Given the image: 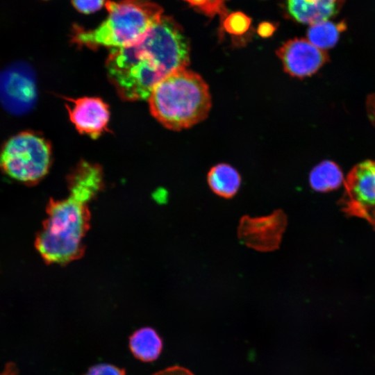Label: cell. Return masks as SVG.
I'll list each match as a JSON object with an SVG mask.
<instances>
[{"label":"cell","mask_w":375,"mask_h":375,"mask_svg":"<svg viewBox=\"0 0 375 375\" xmlns=\"http://www.w3.org/2000/svg\"><path fill=\"white\" fill-rule=\"evenodd\" d=\"M107 18L97 28L75 27L72 41L79 47L112 49L131 45L141 40L162 16V9L151 0L107 1Z\"/></svg>","instance_id":"cell-4"},{"label":"cell","mask_w":375,"mask_h":375,"mask_svg":"<svg viewBox=\"0 0 375 375\" xmlns=\"http://www.w3.org/2000/svg\"><path fill=\"white\" fill-rule=\"evenodd\" d=\"M207 181L215 194L228 199L238 192L241 177L233 167L226 163H220L210 168L207 175Z\"/></svg>","instance_id":"cell-12"},{"label":"cell","mask_w":375,"mask_h":375,"mask_svg":"<svg viewBox=\"0 0 375 375\" xmlns=\"http://www.w3.org/2000/svg\"><path fill=\"white\" fill-rule=\"evenodd\" d=\"M52 161L50 143L31 131L19 132L4 142L0 150V169L9 178L34 185L48 174Z\"/></svg>","instance_id":"cell-5"},{"label":"cell","mask_w":375,"mask_h":375,"mask_svg":"<svg viewBox=\"0 0 375 375\" xmlns=\"http://www.w3.org/2000/svg\"><path fill=\"white\" fill-rule=\"evenodd\" d=\"M275 31V26L269 22H262L258 25V33L262 38L271 36Z\"/></svg>","instance_id":"cell-20"},{"label":"cell","mask_w":375,"mask_h":375,"mask_svg":"<svg viewBox=\"0 0 375 375\" xmlns=\"http://www.w3.org/2000/svg\"><path fill=\"white\" fill-rule=\"evenodd\" d=\"M85 375H126L125 371L110 364H99L89 369Z\"/></svg>","instance_id":"cell-18"},{"label":"cell","mask_w":375,"mask_h":375,"mask_svg":"<svg viewBox=\"0 0 375 375\" xmlns=\"http://www.w3.org/2000/svg\"><path fill=\"white\" fill-rule=\"evenodd\" d=\"M343 183L344 179L341 169L331 160H324L316 165L309 175L310 185L317 192L335 190Z\"/></svg>","instance_id":"cell-14"},{"label":"cell","mask_w":375,"mask_h":375,"mask_svg":"<svg viewBox=\"0 0 375 375\" xmlns=\"http://www.w3.org/2000/svg\"><path fill=\"white\" fill-rule=\"evenodd\" d=\"M190 43L181 26L162 15L138 42L111 49L106 67L108 78L126 101L148 99L153 87L190 63Z\"/></svg>","instance_id":"cell-1"},{"label":"cell","mask_w":375,"mask_h":375,"mask_svg":"<svg viewBox=\"0 0 375 375\" xmlns=\"http://www.w3.org/2000/svg\"><path fill=\"white\" fill-rule=\"evenodd\" d=\"M153 375H194L190 370L180 366H172L159 371Z\"/></svg>","instance_id":"cell-19"},{"label":"cell","mask_w":375,"mask_h":375,"mask_svg":"<svg viewBox=\"0 0 375 375\" xmlns=\"http://www.w3.org/2000/svg\"><path fill=\"white\" fill-rule=\"evenodd\" d=\"M192 6L198 8L201 10L208 2V0H185Z\"/></svg>","instance_id":"cell-22"},{"label":"cell","mask_w":375,"mask_h":375,"mask_svg":"<svg viewBox=\"0 0 375 375\" xmlns=\"http://www.w3.org/2000/svg\"><path fill=\"white\" fill-rule=\"evenodd\" d=\"M284 71L303 78L316 73L328 60L326 53L303 38L288 40L276 51Z\"/></svg>","instance_id":"cell-9"},{"label":"cell","mask_w":375,"mask_h":375,"mask_svg":"<svg viewBox=\"0 0 375 375\" xmlns=\"http://www.w3.org/2000/svg\"><path fill=\"white\" fill-rule=\"evenodd\" d=\"M148 101L154 118L173 131L190 128L205 119L212 103L207 83L199 74L186 68L160 81Z\"/></svg>","instance_id":"cell-3"},{"label":"cell","mask_w":375,"mask_h":375,"mask_svg":"<svg viewBox=\"0 0 375 375\" xmlns=\"http://www.w3.org/2000/svg\"><path fill=\"white\" fill-rule=\"evenodd\" d=\"M129 347L136 358L144 362H151L160 356L162 342L154 329L144 327L132 334L129 338Z\"/></svg>","instance_id":"cell-13"},{"label":"cell","mask_w":375,"mask_h":375,"mask_svg":"<svg viewBox=\"0 0 375 375\" xmlns=\"http://www.w3.org/2000/svg\"><path fill=\"white\" fill-rule=\"evenodd\" d=\"M251 22V20L247 15L241 12H235L226 17L223 26L227 33L240 36L249 30Z\"/></svg>","instance_id":"cell-16"},{"label":"cell","mask_w":375,"mask_h":375,"mask_svg":"<svg viewBox=\"0 0 375 375\" xmlns=\"http://www.w3.org/2000/svg\"><path fill=\"white\" fill-rule=\"evenodd\" d=\"M288 10L297 22L313 24L328 20L338 8L339 0H287Z\"/></svg>","instance_id":"cell-11"},{"label":"cell","mask_w":375,"mask_h":375,"mask_svg":"<svg viewBox=\"0 0 375 375\" xmlns=\"http://www.w3.org/2000/svg\"><path fill=\"white\" fill-rule=\"evenodd\" d=\"M344 210L367 220L375 227V160L356 165L344 181Z\"/></svg>","instance_id":"cell-7"},{"label":"cell","mask_w":375,"mask_h":375,"mask_svg":"<svg viewBox=\"0 0 375 375\" xmlns=\"http://www.w3.org/2000/svg\"><path fill=\"white\" fill-rule=\"evenodd\" d=\"M287 226V217L282 210L271 214L251 217L243 216L238 227V236L247 247L261 252L277 249Z\"/></svg>","instance_id":"cell-8"},{"label":"cell","mask_w":375,"mask_h":375,"mask_svg":"<svg viewBox=\"0 0 375 375\" xmlns=\"http://www.w3.org/2000/svg\"><path fill=\"white\" fill-rule=\"evenodd\" d=\"M68 186V197L49 201L47 217L35 238V248L47 264H67L83 254L90 222L88 204L103 182L90 171L76 169L69 176Z\"/></svg>","instance_id":"cell-2"},{"label":"cell","mask_w":375,"mask_h":375,"mask_svg":"<svg viewBox=\"0 0 375 375\" xmlns=\"http://www.w3.org/2000/svg\"><path fill=\"white\" fill-rule=\"evenodd\" d=\"M71 2L80 12L89 14L101 9L105 0H71Z\"/></svg>","instance_id":"cell-17"},{"label":"cell","mask_w":375,"mask_h":375,"mask_svg":"<svg viewBox=\"0 0 375 375\" xmlns=\"http://www.w3.org/2000/svg\"><path fill=\"white\" fill-rule=\"evenodd\" d=\"M345 28L343 22L335 23L328 19L313 24L308 29V40L324 51L336 44Z\"/></svg>","instance_id":"cell-15"},{"label":"cell","mask_w":375,"mask_h":375,"mask_svg":"<svg viewBox=\"0 0 375 375\" xmlns=\"http://www.w3.org/2000/svg\"><path fill=\"white\" fill-rule=\"evenodd\" d=\"M19 370L14 362H8L6 365L4 371L0 375H18Z\"/></svg>","instance_id":"cell-21"},{"label":"cell","mask_w":375,"mask_h":375,"mask_svg":"<svg viewBox=\"0 0 375 375\" xmlns=\"http://www.w3.org/2000/svg\"><path fill=\"white\" fill-rule=\"evenodd\" d=\"M37 99L35 76L33 69L16 62L0 72V103L13 115L29 112Z\"/></svg>","instance_id":"cell-6"},{"label":"cell","mask_w":375,"mask_h":375,"mask_svg":"<svg viewBox=\"0 0 375 375\" xmlns=\"http://www.w3.org/2000/svg\"><path fill=\"white\" fill-rule=\"evenodd\" d=\"M67 101L69 119L80 133L97 138L108 131L110 113L103 99L84 97Z\"/></svg>","instance_id":"cell-10"}]
</instances>
